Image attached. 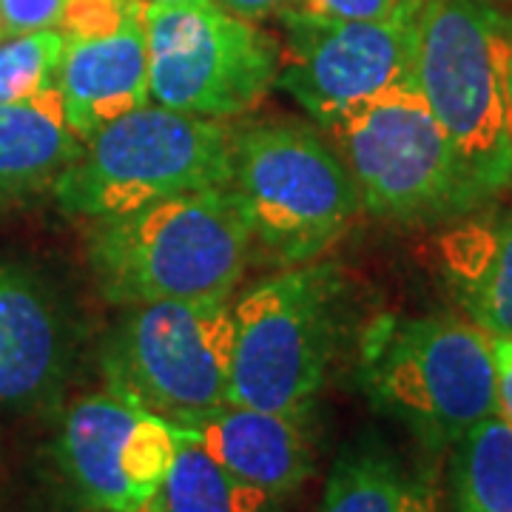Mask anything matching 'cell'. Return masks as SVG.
Returning a JSON list of instances; mask_svg holds the SVG:
<instances>
[{
    "label": "cell",
    "mask_w": 512,
    "mask_h": 512,
    "mask_svg": "<svg viewBox=\"0 0 512 512\" xmlns=\"http://www.w3.org/2000/svg\"><path fill=\"white\" fill-rule=\"evenodd\" d=\"M254 251L231 185L94 220L89 262L114 305L231 299Z\"/></svg>",
    "instance_id": "1"
},
{
    "label": "cell",
    "mask_w": 512,
    "mask_h": 512,
    "mask_svg": "<svg viewBox=\"0 0 512 512\" xmlns=\"http://www.w3.org/2000/svg\"><path fill=\"white\" fill-rule=\"evenodd\" d=\"M370 404L427 450H453L498 413L490 333L453 313L384 316L362 336Z\"/></svg>",
    "instance_id": "2"
},
{
    "label": "cell",
    "mask_w": 512,
    "mask_h": 512,
    "mask_svg": "<svg viewBox=\"0 0 512 512\" xmlns=\"http://www.w3.org/2000/svg\"><path fill=\"white\" fill-rule=\"evenodd\" d=\"M510 57V20L487 3H421L416 83L484 202L512 185Z\"/></svg>",
    "instance_id": "3"
},
{
    "label": "cell",
    "mask_w": 512,
    "mask_h": 512,
    "mask_svg": "<svg viewBox=\"0 0 512 512\" xmlns=\"http://www.w3.org/2000/svg\"><path fill=\"white\" fill-rule=\"evenodd\" d=\"M345 276L305 262L254 285L234 305L228 404L313 419L345 328Z\"/></svg>",
    "instance_id": "4"
},
{
    "label": "cell",
    "mask_w": 512,
    "mask_h": 512,
    "mask_svg": "<svg viewBox=\"0 0 512 512\" xmlns=\"http://www.w3.org/2000/svg\"><path fill=\"white\" fill-rule=\"evenodd\" d=\"M231 177L234 137L220 123L148 103L86 140L55 197L66 214L94 222L231 185Z\"/></svg>",
    "instance_id": "5"
},
{
    "label": "cell",
    "mask_w": 512,
    "mask_h": 512,
    "mask_svg": "<svg viewBox=\"0 0 512 512\" xmlns=\"http://www.w3.org/2000/svg\"><path fill=\"white\" fill-rule=\"evenodd\" d=\"M231 188L256 248L285 268L325 254L362 208L348 163L305 126L268 123L237 134Z\"/></svg>",
    "instance_id": "6"
},
{
    "label": "cell",
    "mask_w": 512,
    "mask_h": 512,
    "mask_svg": "<svg viewBox=\"0 0 512 512\" xmlns=\"http://www.w3.org/2000/svg\"><path fill=\"white\" fill-rule=\"evenodd\" d=\"M330 131L373 217L433 222L484 205L416 80L367 100Z\"/></svg>",
    "instance_id": "7"
},
{
    "label": "cell",
    "mask_w": 512,
    "mask_h": 512,
    "mask_svg": "<svg viewBox=\"0 0 512 512\" xmlns=\"http://www.w3.org/2000/svg\"><path fill=\"white\" fill-rule=\"evenodd\" d=\"M151 103L194 117L254 109L279 74L282 49L217 0L143 3Z\"/></svg>",
    "instance_id": "8"
},
{
    "label": "cell",
    "mask_w": 512,
    "mask_h": 512,
    "mask_svg": "<svg viewBox=\"0 0 512 512\" xmlns=\"http://www.w3.org/2000/svg\"><path fill=\"white\" fill-rule=\"evenodd\" d=\"M234 308L228 299L128 305L111 333L103 370L123 390L177 424L228 404Z\"/></svg>",
    "instance_id": "9"
},
{
    "label": "cell",
    "mask_w": 512,
    "mask_h": 512,
    "mask_svg": "<svg viewBox=\"0 0 512 512\" xmlns=\"http://www.w3.org/2000/svg\"><path fill=\"white\" fill-rule=\"evenodd\" d=\"M424 0L384 20H336L285 9V49L276 83L316 123L336 126L367 100L416 80Z\"/></svg>",
    "instance_id": "10"
},
{
    "label": "cell",
    "mask_w": 512,
    "mask_h": 512,
    "mask_svg": "<svg viewBox=\"0 0 512 512\" xmlns=\"http://www.w3.org/2000/svg\"><path fill=\"white\" fill-rule=\"evenodd\" d=\"M177 456V424L106 387L60 413L55 461L89 512H148Z\"/></svg>",
    "instance_id": "11"
},
{
    "label": "cell",
    "mask_w": 512,
    "mask_h": 512,
    "mask_svg": "<svg viewBox=\"0 0 512 512\" xmlns=\"http://www.w3.org/2000/svg\"><path fill=\"white\" fill-rule=\"evenodd\" d=\"M74 356V322L57 288L23 265H0V410L57 402Z\"/></svg>",
    "instance_id": "12"
},
{
    "label": "cell",
    "mask_w": 512,
    "mask_h": 512,
    "mask_svg": "<svg viewBox=\"0 0 512 512\" xmlns=\"http://www.w3.org/2000/svg\"><path fill=\"white\" fill-rule=\"evenodd\" d=\"M57 89L66 123L83 143L123 114L151 103L143 0L103 35L66 37Z\"/></svg>",
    "instance_id": "13"
},
{
    "label": "cell",
    "mask_w": 512,
    "mask_h": 512,
    "mask_svg": "<svg viewBox=\"0 0 512 512\" xmlns=\"http://www.w3.org/2000/svg\"><path fill=\"white\" fill-rule=\"evenodd\" d=\"M311 421L225 404L205 419L183 427L197 436L222 467L279 504L296 493L316 470Z\"/></svg>",
    "instance_id": "14"
},
{
    "label": "cell",
    "mask_w": 512,
    "mask_h": 512,
    "mask_svg": "<svg viewBox=\"0 0 512 512\" xmlns=\"http://www.w3.org/2000/svg\"><path fill=\"white\" fill-rule=\"evenodd\" d=\"M83 140L74 134L60 89L52 86L20 103L0 106V202L32 197L55 185L60 174L83 154Z\"/></svg>",
    "instance_id": "15"
},
{
    "label": "cell",
    "mask_w": 512,
    "mask_h": 512,
    "mask_svg": "<svg viewBox=\"0 0 512 512\" xmlns=\"http://www.w3.org/2000/svg\"><path fill=\"white\" fill-rule=\"evenodd\" d=\"M444 274L473 325L512 336V211L467 222L444 239Z\"/></svg>",
    "instance_id": "16"
},
{
    "label": "cell",
    "mask_w": 512,
    "mask_h": 512,
    "mask_svg": "<svg viewBox=\"0 0 512 512\" xmlns=\"http://www.w3.org/2000/svg\"><path fill=\"white\" fill-rule=\"evenodd\" d=\"M316 512H441L439 487L384 441L359 439L333 461Z\"/></svg>",
    "instance_id": "17"
},
{
    "label": "cell",
    "mask_w": 512,
    "mask_h": 512,
    "mask_svg": "<svg viewBox=\"0 0 512 512\" xmlns=\"http://www.w3.org/2000/svg\"><path fill=\"white\" fill-rule=\"evenodd\" d=\"M274 507L271 495L222 467L188 427L177 424V456L148 512H274Z\"/></svg>",
    "instance_id": "18"
},
{
    "label": "cell",
    "mask_w": 512,
    "mask_h": 512,
    "mask_svg": "<svg viewBox=\"0 0 512 512\" xmlns=\"http://www.w3.org/2000/svg\"><path fill=\"white\" fill-rule=\"evenodd\" d=\"M453 512H512V424L498 413L453 447Z\"/></svg>",
    "instance_id": "19"
},
{
    "label": "cell",
    "mask_w": 512,
    "mask_h": 512,
    "mask_svg": "<svg viewBox=\"0 0 512 512\" xmlns=\"http://www.w3.org/2000/svg\"><path fill=\"white\" fill-rule=\"evenodd\" d=\"M66 55V35L32 32L0 40V106L20 103L57 86V74Z\"/></svg>",
    "instance_id": "20"
},
{
    "label": "cell",
    "mask_w": 512,
    "mask_h": 512,
    "mask_svg": "<svg viewBox=\"0 0 512 512\" xmlns=\"http://www.w3.org/2000/svg\"><path fill=\"white\" fill-rule=\"evenodd\" d=\"M69 0H0L3 37L49 32L63 23Z\"/></svg>",
    "instance_id": "21"
},
{
    "label": "cell",
    "mask_w": 512,
    "mask_h": 512,
    "mask_svg": "<svg viewBox=\"0 0 512 512\" xmlns=\"http://www.w3.org/2000/svg\"><path fill=\"white\" fill-rule=\"evenodd\" d=\"M416 0H293L291 9L336 20H384Z\"/></svg>",
    "instance_id": "22"
},
{
    "label": "cell",
    "mask_w": 512,
    "mask_h": 512,
    "mask_svg": "<svg viewBox=\"0 0 512 512\" xmlns=\"http://www.w3.org/2000/svg\"><path fill=\"white\" fill-rule=\"evenodd\" d=\"M495 365L498 416L512 424V336H490Z\"/></svg>",
    "instance_id": "23"
},
{
    "label": "cell",
    "mask_w": 512,
    "mask_h": 512,
    "mask_svg": "<svg viewBox=\"0 0 512 512\" xmlns=\"http://www.w3.org/2000/svg\"><path fill=\"white\" fill-rule=\"evenodd\" d=\"M220 6H225L228 12H234L239 18H268V15H276V12H285L291 9L293 0H217Z\"/></svg>",
    "instance_id": "24"
},
{
    "label": "cell",
    "mask_w": 512,
    "mask_h": 512,
    "mask_svg": "<svg viewBox=\"0 0 512 512\" xmlns=\"http://www.w3.org/2000/svg\"><path fill=\"white\" fill-rule=\"evenodd\" d=\"M507 86H510V103H512V57H510V69H507Z\"/></svg>",
    "instance_id": "25"
},
{
    "label": "cell",
    "mask_w": 512,
    "mask_h": 512,
    "mask_svg": "<svg viewBox=\"0 0 512 512\" xmlns=\"http://www.w3.org/2000/svg\"><path fill=\"white\" fill-rule=\"evenodd\" d=\"M148 3H180V0H148Z\"/></svg>",
    "instance_id": "26"
},
{
    "label": "cell",
    "mask_w": 512,
    "mask_h": 512,
    "mask_svg": "<svg viewBox=\"0 0 512 512\" xmlns=\"http://www.w3.org/2000/svg\"><path fill=\"white\" fill-rule=\"evenodd\" d=\"M0 40H3V26H0Z\"/></svg>",
    "instance_id": "27"
},
{
    "label": "cell",
    "mask_w": 512,
    "mask_h": 512,
    "mask_svg": "<svg viewBox=\"0 0 512 512\" xmlns=\"http://www.w3.org/2000/svg\"><path fill=\"white\" fill-rule=\"evenodd\" d=\"M510 29H512V20H510Z\"/></svg>",
    "instance_id": "28"
}]
</instances>
